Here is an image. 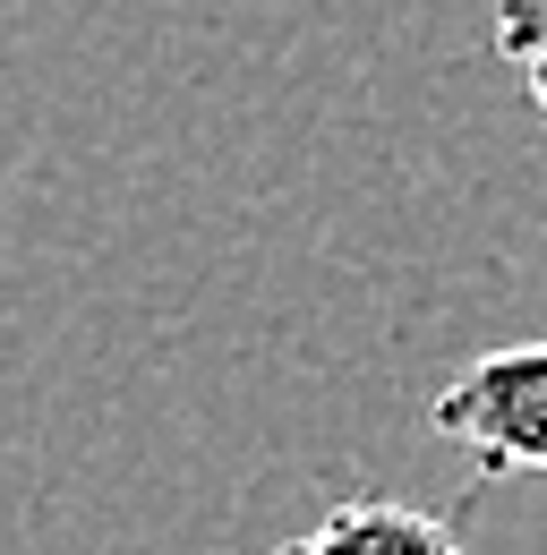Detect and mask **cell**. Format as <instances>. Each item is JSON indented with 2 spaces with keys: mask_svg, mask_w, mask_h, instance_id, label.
<instances>
[{
  "mask_svg": "<svg viewBox=\"0 0 547 555\" xmlns=\"http://www.w3.org/2000/svg\"><path fill=\"white\" fill-rule=\"evenodd\" d=\"M522 77H531V103H539V112H547V43H539V52H531V61H522Z\"/></svg>",
  "mask_w": 547,
  "mask_h": 555,
  "instance_id": "obj_4",
  "label": "cell"
},
{
  "mask_svg": "<svg viewBox=\"0 0 547 555\" xmlns=\"http://www.w3.org/2000/svg\"><path fill=\"white\" fill-rule=\"evenodd\" d=\"M539 43H547V0H496V52L531 61Z\"/></svg>",
  "mask_w": 547,
  "mask_h": 555,
  "instance_id": "obj_3",
  "label": "cell"
},
{
  "mask_svg": "<svg viewBox=\"0 0 547 555\" xmlns=\"http://www.w3.org/2000/svg\"><path fill=\"white\" fill-rule=\"evenodd\" d=\"M274 555H471L462 530L428 504H403V495H351L334 513H317L300 539H282Z\"/></svg>",
  "mask_w": 547,
  "mask_h": 555,
  "instance_id": "obj_2",
  "label": "cell"
},
{
  "mask_svg": "<svg viewBox=\"0 0 547 555\" xmlns=\"http://www.w3.org/2000/svg\"><path fill=\"white\" fill-rule=\"evenodd\" d=\"M428 427L471 453L479 479H547V343L471 359L436 393Z\"/></svg>",
  "mask_w": 547,
  "mask_h": 555,
  "instance_id": "obj_1",
  "label": "cell"
}]
</instances>
